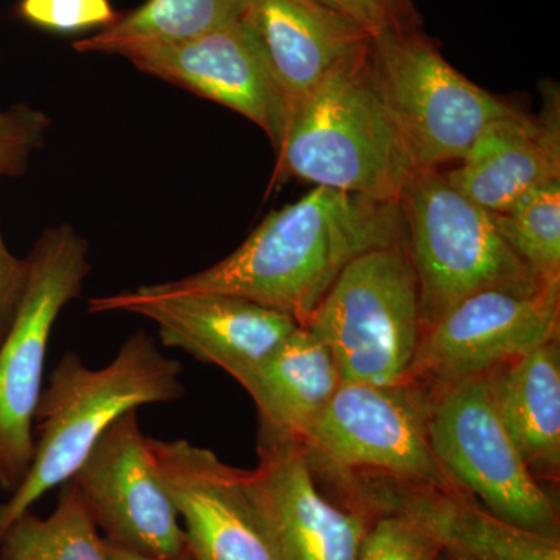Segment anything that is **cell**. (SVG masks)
Returning a JSON list of instances; mask_svg holds the SVG:
<instances>
[{
    "label": "cell",
    "mask_w": 560,
    "mask_h": 560,
    "mask_svg": "<svg viewBox=\"0 0 560 560\" xmlns=\"http://www.w3.org/2000/svg\"><path fill=\"white\" fill-rule=\"evenodd\" d=\"M371 69L420 172L459 162L489 121L515 109L453 68L420 28L372 38Z\"/></svg>",
    "instance_id": "ba28073f"
},
{
    "label": "cell",
    "mask_w": 560,
    "mask_h": 560,
    "mask_svg": "<svg viewBox=\"0 0 560 560\" xmlns=\"http://www.w3.org/2000/svg\"><path fill=\"white\" fill-rule=\"evenodd\" d=\"M361 28L371 38L389 32L420 28V18L412 0H319Z\"/></svg>",
    "instance_id": "4316f807"
},
{
    "label": "cell",
    "mask_w": 560,
    "mask_h": 560,
    "mask_svg": "<svg viewBox=\"0 0 560 560\" xmlns=\"http://www.w3.org/2000/svg\"><path fill=\"white\" fill-rule=\"evenodd\" d=\"M534 119L518 109L489 121L451 172L448 184L500 213L539 187L560 180L559 108Z\"/></svg>",
    "instance_id": "ac0fdd59"
},
{
    "label": "cell",
    "mask_w": 560,
    "mask_h": 560,
    "mask_svg": "<svg viewBox=\"0 0 560 560\" xmlns=\"http://www.w3.org/2000/svg\"><path fill=\"white\" fill-rule=\"evenodd\" d=\"M243 485L276 560H357L371 521L334 499L300 442L260 430Z\"/></svg>",
    "instance_id": "30bf717a"
},
{
    "label": "cell",
    "mask_w": 560,
    "mask_h": 560,
    "mask_svg": "<svg viewBox=\"0 0 560 560\" xmlns=\"http://www.w3.org/2000/svg\"><path fill=\"white\" fill-rule=\"evenodd\" d=\"M72 481L105 540L156 558L189 555L138 410L125 412L103 433Z\"/></svg>",
    "instance_id": "7c38bea8"
},
{
    "label": "cell",
    "mask_w": 560,
    "mask_h": 560,
    "mask_svg": "<svg viewBox=\"0 0 560 560\" xmlns=\"http://www.w3.org/2000/svg\"><path fill=\"white\" fill-rule=\"evenodd\" d=\"M140 70L220 103L267 132L279 149L291 110L245 21L176 43L120 51Z\"/></svg>",
    "instance_id": "9a60e30c"
},
{
    "label": "cell",
    "mask_w": 560,
    "mask_h": 560,
    "mask_svg": "<svg viewBox=\"0 0 560 560\" xmlns=\"http://www.w3.org/2000/svg\"><path fill=\"white\" fill-rule=\"evenodd\" d=\"M504 241L544 282H560V180L492 213Z\"/></svg>",
    "instance_id": "603a6c76"
},
{
    "label": "cell",
    "mask_w": 560,
    "mask_h": 560,
    "mask_svg": "<svg viewBox=\"0 0 560 560\" xmlns=\"http://www.w3.org/2000/svg\"><path fill=\"white\" fill-rule=\"evenodd\" d=\"M559 327L560 283L533 296L480 291L423 331L407 382L444 386L488 374L559 340Z\"/></svg>",
    "instance_id": "8fae6325"
},
{
    "label": "cell",
    "mask_w": 560,
    "mask_h": 560,
    "mask_svg": "<svg viewBox=\"0 0 560 560\" xmlns=\"http://www.w3.org/2000/svg\"><path fill=\"white\" fill-rule=\"evenodd\" d=\"M180 374L178 361L165 357L143 330L131 335L102 370H91L75 352L65 353L36 407L31 470L0 504V540L36 501L75 477L121 415L143 405L179 400L184 394Z\"/></svg>",
    "instance_id": "7a4b0ae2"
},
{
    "label": "cell",
    "mask_w": 560,
    "mask_h": 560,
    "mask_svg": "<svg viewBox=\"0 0 560 560\" xmlns=\"http://www.w3.org/2000/svg\"><path fill=\"white\" fill-rule=\"evenodd\" d=\"M430 390L431 448L453 480L501 522L560 540L558 504L504 425L488 374Z\"/></svg>",
    "instance_id": "8992f818"
},
{
    "label": "cell",
    "mask_w": 560,
    "mask_h": 560,
    "mask_svg": "<svg viewBox=\"0 0 560 560\" xmlns=\"http://www.w3.org/2000/svg\"><path fill=\"white\" fill-rule=\"evenodd\" d=\"M399 206L419 280L423 331L480 291L533 296L552 285L504 241L492 212L453 189L441 171L419 172Z\"/></svg>",
    "instance_id": "277c9868"
},
{
    "label": "cell",
    "mask_w": 560,
    "mask_h": 560,
    "mask_svg": "<svg viewBox=\"0 0 560 560\" xmlns=\"http://www.w3.org/2000/svg\"><path fill=\"white\" fill-rule=\"evenodd\" d=\"M194 560H276L241 469L189 441L149 438Z\"/></svg>",
    "instance_id": "2e32d148"
},
{
    "label": "cell",
    "mask_w": 560,
    "mask_h": 560,
    "mask_svg": "<svg viewBox=\"0 0 560 560\" xmlns=\"http://www.w3.org/2000/svg\"><path fill=\"white\" fill-rule=\"evenodd\" d=\"M243 21L259 44L291 114L330 70L372 39L319 0H249Z\"/></svg>",
    "instance_id": "e0dca14e"
},
{
    "label": "cell",
    "mask_w": 560,
    "mask_h": 560,
    "mask_svg": "<svg viewBox=\"0 0 560 560\" xmlns=\"http://www.w3.org/2000/svg\"><path fill=\"white\" fill-rule=\"evenodd\" d=\"M0 560H108L79 488L61 486L57 510L39 518L31 511L11 525L0 540Z\"/></svg>",
    "instance_id": "7402d4cb"
},
{
    "label": "cell",
    "mask_w": 560,
    "mask_h": 560,
    "mask_svg": "<svg viewBox=\"0 0 560 560\" xmlns=\"http://www.w3.org/2000/svg\"><path fill=\"white\" fill-rule=\"evenodd\" d=\"M324 488L350 511L374 521L396 515L445 545L480 560H560V540L501 522L463 489L374 474H318Z\"/></svg>",
    "instance_id": "5bb4252c"
},
{
    "label": "cell",
    "mask_w": 560,
    "mask_h": 560,
    "mask_svg": "<svg viewBox=\"0 0 560 560\" xmlns=\"http://www.w3.org/2000/svg\"><path fill=\"white\" fill-rule=\"evenodd\" d=\"M401 242L399 202L313 187L267 215L226 259L151 287L162 293L234 294L304 324L350 261Z\"/></svg>",
    "instance_id": "6da1fadb"
},
{
    "label": "cell",
    "mask_w": 560,
    "mask_h": 560,
    "mask_svg": "<svg viewBox=\"0 0 560 560\" xmlns=\"http://www.w3.org/2000/svg\"><path fill=\"white\" fill-rule=\"evenodd\" d=\"M3 173L0 172V178ZM28 278V261L10 253L0 232V345L16 318Z\"/></svg>",
    "instance_id": "83f0119b"
},
{
    "label": "cell",
    "mask_w": 560,
    "mask_h": 560,
    "mask_svg": "<svg viewBox=\"0 0 560 560\" xmlns=\"http://www.w3.org/2000/svg\"><path fill=\"white\" fill-rule=\"evenodd\" d=\"M302 326L326 342L342 382H407L423 331L407 243L350 261Z\"/></svg>",
    "instance_id": "5b68a950"
},
{
    "label": "cell",
    "mask_w": 560,
    "mask_h": 560,
    "mask_svg": "<svg viewBox=\"0 0 560 560\" xmlns=\"http://www.w3.org/2000/svg\"><path fill=\"white\" fill-rule=\"evenodd\" d=\"M88 243L69 224L50 228L28 254L20 311L0 345V489L14 492L31 470L33 420L43 393L51 330L90 275Z\"/></svg>",
    "instance_id": "52a82bcc"
},
{
    "label": "cell",
    "mask_w": 560,
    "mask_h": 560,
    "mask_svg": "<svg viewBox=\"0 0 560 560\" xmlns=\"http://www.w3.org/2000/svg\"><path fill=\"white\" fill-rule=\"evenodd\" d=\"M20 13L33 25L60 33L108 27L117 20L109 0H22Z\"/></svg>",
    "instance_id": "d4e9b609"
},
{
    "label": "cell",
    "mask_w": 560,
    "mask_h": 560,
    "mask_svg": "<svg viewBox=\"0 0 560 560\" xmlns=\"http://www.w3.org/2000/svg\"><path fill=\"white\" fill-rule=\"evenodd\" d=\"M490 390L504 425L539 481L560 471L559 340L488 372Z\"/></svg>",
    "instance_id": "ffe728a7"
},
{
    "label": "cell",
    "mask_w": 560,
    "mask_h": 560,
    "mask_svg": "<svg viewBox=\"0 0 560 560\" xmlns=\"http://www.w3.org/2000/svg\"><path fill=\"white\" fill-rule=\"evenodd\" d=\"M105 541V551L108 560H194L190 552L183 558L167 559L156 558V556L145 555V552L130 550V548L120 547V545L113 544V541Z\"/></svg>",
    "instance_id": "f1b7e54d"
},
{
    "label": "cell",
    "mask_w": 560,
    "mask_h": 560,
    "mask_svg": "<svg viewBox=\"0 0 560 560\" xmlns=\"http://www.w3.org/2000/svg\"><path fill=\"white\" fill-rule=\"evenodd\" d=\"M444 560H480L471 558L469 555H464V552L455 551V550H445Z\"/></svg>",
    "instance_id": "f546056e"
},
{
    "label": "cell",
    "mask_w": 560,
    "mask_h": 560,
    "mask_svg": "<svg viewBox=\"0 0 560 560\" xmlns=\"http://www.w3.org/2000/svg\"><path fill=\"white\" fill-rule=\"evenodd\" d=\"M278 153L272 184L296 178L400 201L420 171L375 88L371 43L330 70L293 110Z\"/></svg>",
    "instance_id": "3957f363"
},
{
    "label": "cell",
    "mask_w": 560,
    "mask_h": 560,
    "mask_svg": "<svg viewBox=\"0 0 560 560\" xmlns=\"http://www.w3.org/2000/svg\"><path fill=\"white\" fill-rule=\"evenodd\" d=\"M341 383L326 342L301 324L241 385L259 410L260 430L301 442Z\"/></svg>",
    "instance_id": "d6986e66"
},
{
    "label": "cell",
    "mask_w": 560,
    "mask_h": 560,
    "mask_svg": "<svg viewBox=\"0 0 560 560\" xmlns=\"http://www.w3.org/2000/svg\"><path fill=\"white\" fill-rule=\"evenodd\" d=\"M440 539L415 523L382 515L371 522L357 560H444Z\"/></svg>",
    "instance_id": "cb8c5ba5"
},
{
    "label": "cell",
    "mask_w": 560,
    "mask_h": 560,
    "mask_svg": "<svg viewBox=\"0 0 560 560\" xmlns=\"http://www.w3.org/2000/svg\"><path fill=\"white\" fill-rule=\"evenodd\" d=\"M50 121L46 114L25 105L0 113V172L18 175L33 151L40 149Z\"/></svg>",
    "instance_id": "484cf974"
},
{
    "label": "cell",
    "mask_w": 560,
    "mask_h": 560,
    "mask_svg": "<svg viewBox=\"0 0 560 560\" xmlns=\"http://www.w3.org/2000/svg\"><path fill=\"white\" fill-rule=\"evenodd\" d=\"M249 0H147L138 10L73 47L81 54L120 55L138 44L198 38L242 21Z\"/></svg>",
    "instance_id": "44dd1931"
},
{
    "label": "cell",
    "mask_w": 560,
    "mask_h": 560,
    "mask_svg": "<svg viewBox=\"0 0 560 560\" xmlns=\"http://www.w3.org/2000/svg\"><path fill=\"white\" fill-rule=\"evenodd\" d=\"M90 312H127L153 320L164 346L219 366L238 383L301 326L287 313L234 294L162 293L151 285L95 298Z\"/></svg>",
    "instance_id": "4fadbf2b"
},
{
    "label": "cell",
    "mask_w": 560,
    "mask_h": 560,
    "mask_svg": "<svg viewBox=\"0 0 560 560\" xmlns=\"http://www.w3.org/2000/svg\"><path fill=\"white\" fill-rule=\"evenodd\" d=\"M430 396L419 382H342L300 444L318 474L386 475L463 489L431 448Z\"/></svg>",
    "instance_id": "9c48e42d"
}]
</instances>
